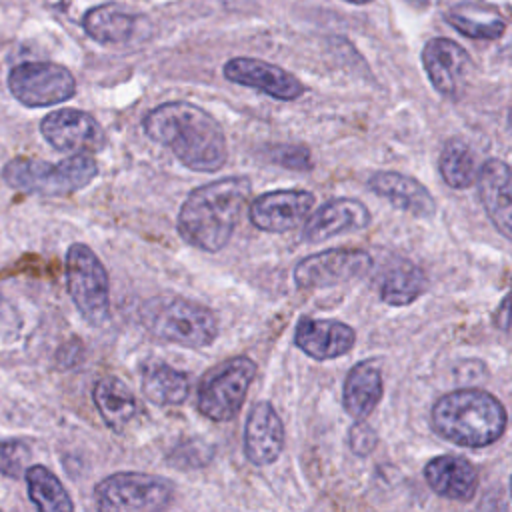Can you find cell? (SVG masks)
I'll list each match as a JSON object with an SVG mask.
<instances>
[{
  "label": "cell",
  "instance_id": "e0dca14e",
  "mask_svg": "<svg viewBox=\"0 0 512 512\" xmlns=\"http://www.w3.org/2000/svg\"><path fill=\"white\" fill-rule=\"evenodd\" d=\"M370 224V210L356 198H334L322 204L302 228L306 242H324L332 236L364 230Z\"/></svg>",
  "mask_w": 512,
  "mask_h": 512
},
{
  "label": "cell",
  "instance_id": "9a60e30c",
  "mask_svg": "<svg viewBox=\"0 0 512 512\" xmlns=\"http://www.w3.org/2000/svg\"><path fill=\"white\" fill-rule=\"evenodd\" d=\"M84 32L100 44H130L148 38L150 20L122 4L108 2L90 8L82 18Z\"/></svg>",
  "mask_w": 512,
  "mask_h": 512
},
{
  "label": "cell",
  "instance_id": "4316f807",
  "mask_svg": "<svg viewBox=\"0 0 512 512\" xmlns=\"http://www.w3.org/2000/svg\"><path fill=\"white\" fill-rule=\"evenodd\" d=\"M426 274L420 266L400 260L388 268L380 284V298L390 306H406L426 290Z\"/></svg>",
  "mask_w": 512,
  "mask_h": 512
},
{
  "label": "cell",
  "instance_id": "e575fe53",
  "mask_svg": "<svg viewBox=\"0 0 512 512\" xmlns=\"http://www.w3.org/2000/svg\"><path fill=\"white\" fill-rule=\"evenodd\" d=\"M344 2H350V4H368L372 0H344Z\"/></svg>",
  "mask_w": 512,
  "mask_h": 512
},
{
  "label": "cell",
  "instance_id": "4fadbf2b",
  "mask_svg": "<svg viewBox=\"0 0 512 512\" xmlns=\"http://www.w3.org/2000/svg\"><path fill=\"white\" fill-rule=\"evenodd\" d=\"M314 200L308 190H272L252 200L248 218L260 230L288 232L308 220Z\"/></svg>",
  "mask_w": 512,
  "mask_h": 512
},
{
  "label": "cell",
  "instance_id": "6da1fadb",
  "mask_svg": "<svg viewBox=\"0 0 512 512\" xmlns=\"http://www.w3.org/2000/svg\"><path fill=\"white\" fill-rule=\"evenodd\" d=\"M148 138L172 150L190 170L216 172L228 158L226 136L220 122L190 102H166L144 116Z\"/></svg>",
  "mask_w": 512,
  "mask_h": 512
},
{
  "label": "cell",
  "instance_id": "ba28073f",
  "mask_svg": "<svg viewBox=\"0 0 512 512\" xmlns=\"http://www.w3.org/2000/svg\"><path fill=\"white\" fill-rule=\"evenodd\" d=\"M254 378L256 362L252 358L236 356L224 362L202 382L198 390V410L216 422L232 420L240 412Z\"/></svg>",
  "mask_w": 512,
  "mask_h": 512
},
{
  "label": "cell",
  "instance_id": "836d02e7",
  "mask_svg": "<svg viewBox=\"0 0 512 512\" xmlns=\"http://www.w3.org/2000/svg\"><path fill=\"white\" fill-rule=\"evenodd\" d=\"M406 2H410L412 6H426L428 4V0H406Z\"/></svg>",
  "mask_w": 512,
  "mask_h": 512
},
{
  "label": "cell",
  "instance_id": "9c48e42d",
  "mask_svg": "<svg viewBox=\"0 0 512 512\" xmlns=\"http://www.w3.org/2000/svg\"><path fill=\"white\" fill-rule=\"evenodd\" d=\"M8 90L28 108L52 106L76 94V78L56 62H22L8 72Z\"/></svg>",
  "mask_w": 512,
  "mask_h": 512
},
{
  "label": "cell",
  "instance_id": "603a6c76",
  "mask_svg": "<svg viewBox=\"0 0 512 512\" xmlns=\"http://www.w3.org/2000/svg\"><path fill=\"white\" fill-rule=\"evenodd\" d=\"M94 406L98 408L104 424L114 432H122L136 416V398L128 384L116 376H104L92 390Z\"/></svg>",
  "mask_w": 512,
  "mask_h": 512
},
{
  "label": "cell",
  "instance_id": "d590c367",
  "mask_svg": "<svg viewBox=\"0 0 512 512\" xmlns=\"http://www.w3.org/2000/svg\"><path fill=\"white\" fill-rule=\"evenodd\" d=\"M508 128L512 130V108H510V112H508Z\"/></svg>",
  "mask_w": 512,
  "mask_h": 512
},
{
  "label": "cell",
  "instance_id": "ffe728a7",
  "mask_svg": "<svg viewBox=\"0 0 512 512\" xmlns=\"http://www.w3.org/2000/svg\"><path fill=\"white\" fill-rule=\"evenodd\" d=\"M368 188L388 200L394 208L418 218H428L436 212V202L428 188L416 178L400 172H376L368 180Z\"/></svg>",
  "mask_w": 512,
  "mask_h": 512
},
{
  "label": "cell",
  "instance_id": "83f0119b",
  "mask_svg": "<svg viewBox=\"0 0 512 512\" xmlns=\"http://www.w3.org/2000/svg\"><path fill=\"white\" fill-rule=\"evenodd\" d=\"M446 20L454 30L472 40H496L506 30V22L498 12L478 4H458L446 12Z\"/></svg>",
  "mask_w": 512,
  "mask_h": 512
},
{
  "label": "cell",
  "instance_id": "52a82bcc",
  "mask_svg": "<svg viewBox=\"0 0 512 512\" xmlns=\"http://www.w3.org/2000/svg\"><path fill=\"white\" fill-rule=\"evenodd\" d=\"M174 496V486L146 472H116L94 488L98 512H162Z\"/></svg>",
  "mask_w": 512,
  "mask_h": 512
},
{
  "label": "cell",
  "instance_id": "d6a6232c",
  "mask_svg": "<svg viewBox=\"0 0 512 512\" xmlns=\"http://www.w3.org/2000/svg\"><path fill=\"white\" fill-rule=\"evenodd\" d=\"M502 60H506V62H512V42H508L502 50H500V54H498Z\"/></svg>",
  "mask_w": 512,
  "mask_h": 512
},
{
  "label": "cell",
  "instance_id": "8992f818",
  "mask_svg": "<svg viewBox=\"0 0 512 512\" xmlns=\"http://www.w3.org/2000/svg\"><path fill=\"white\" fill-rule=\"evenodd\" d=\"M66 284L74 306L88 324L104 326L110 320L108 272L90 246L76 242L68 248Z\"/></svg>",
  "mask_w": 512,
  "mask_h": 512
},
{
  "label": "cell",
  "instance_id": "cb8c5ba5",
  "mask_svg": "<svg viewBox=\"0 0 512 512\" xmlns=\"http://www.w3.org/2000/svg\"><path fill=\"white\" fill-rule=\"evenodd\" d=\"M140 380L144 396L158 406H178L188 398L190 392L188 374L160 360L146 362Z\"/></svg>",
  "mask_w": 512,
  "mask_h": 512
},
{
  "label": "cell",
  "instance_id": "8fae6325",
  "mask_svg": "<svg viewBox=\"0 0 512 512\" xmlns=\"http://www.w3.org/2000/svg\"><path fill=\"white\" fill-rule=\"evenodd\" d=\"M40 132L46 142L70 154H94L106 146V132L94 116L76 108H60L50 112L40 122Z\"/></svg>",
  "mask_w": 512,
  "mask_h": 512
},
{
  "label": "cell",
  "instance_id": "30bf717a",
  "mask_svg": "<svg viewBox=\"0 0 512 512\" xmlns=\"http://www.w3.org/2000/svg\"><path fill=\"white\" fill-rule=\"evenodd\" d=\"M372 266V256L360 248H332L302 258L294 268L298 288H326L362 276Z\"/></svg>",
  "mask_w": 512,
  "mask_h": 512
},
{
  "label": "cell",
  "instance_id": "277c9868",
  "mask_svg": "<svg viewBox=\"0 0 512 512\" xmlns=\"http://www.w3.org/2000/svg\"><path fill=\"white\" fill-rule=\"evenodd\" d=\"M98 174L90 154H70L52 164L40 158H14L2 168L4 182L24 194L68 196L86 188Z\"/></svg>",
  "mask_w": 512,
  "mask_h": 512
},
{
  "label": "cell",
  "instance_id": "7a4b0ae2",
  "mask_svg": "<svg viewBox=\"0 0 512 512\" xmlns=\"http://www.w3.org/2000/svg\"><path fill=\"white\" fill-rule=\"evenodd\" d=\"M250 180L226 176L194 188L178 212V234L194 248L222 250L240 222L250 198Z\"/></svg>",
  "mask_w": 512,
  "mask_h": 512
},
{
  "label": "cell",
  "instance_id": "4dcf8cb0",
  "mask_svg": "<svg viewBox=\"0 0 512 512\" xmlns=\"http://www.w3.org/2000/svg\"><path fill=\"white\" fill-rule=\"evenodd\" d=\"M348 444L354 454L366 456L376 446V432L368 424L358 420L348 432Z\"/></svg>",
  "mask_w": 512,
  "mask_h": 512
},
{
  "label": "cell",
  "instance_id": "7402d4cb",
  "mask_svg": "<svg viewBox=\"0 0 512 512\" xmlns=\"http://www.w3.org/2000/svg\"><path fill=\"white\" fill-rule=\"evenodd\" d=\"M384 392L382 374L372 362H358L344 380V410L354 420H364L380 402Z\"/></svg>",
  "mask_w": 512,
  "mask_h": 512
},
{
  "label": "cell",
  "instance_id": "5bb4252c",
  "mask_svg": "<svg viewBox=\"0 0 512 512\" xmlns=\"http://www.w3.org/2000/svg\"><path fill=\"white\" fill-rule=\"evenodd\" d=\"M224 76L226 80L260 90L276 100H296L304 94V84L290 74L288 70L248 56H236L230 58L224 64Z\"/></svg>",
  "mask_w": 512,
  "mask_h": 512
},
{
  "label": "cell",
  "instance_id": "7c38bea8",
  "mask_svg": "<svg viewBox=\"0 0 512 512\" xmlns=\"http://www.w3.org/2000/svg\"><path fill=\"white\" fill-rule=\"evenodd\" d=\"M422 64L432 86L446 98L458 100L474 70L470 54L448 38H432L422 48Z\"/></svg>",
  "mask_w": 512,
  "mask_h": 512
},
{
  "label": "cell",
  "instance_id": "484cf974",
  "mask_svg": "<svg viewBox=\"0 0 512 512\" xmlns=\"http://www.w3.org/2000/svg\"><path fill=\"white\" fill-rule=\"evenodd\" d=\"M438 170L450 188L462 190L472 186L478 180L480 166L474 150L466 140L450 138L442 146V152L438 158Z\"/></svg>",
  "mask_w": 512,
  "mask_h": 512
},
{
  "label": "cell",
  "instance_id": "1f68e13d",
  "mask_svg": "<svg viewBox=\"0 0 512 512\" xmlns=\"http://www.w3.org/2000/svg\"><path fill=\"white\" fill-rule=\"evenodd\" d=\"M494 324H496V328H498L502 334H506V336L512 338V292H508V294L504 296V300L500 302V306L496 308V312H494Z\"/></svg>",
  "mask_w": 512,
  "mask_h": 512
},
{
  "label": "cell",
  "instance_id": "f546056e",
  "mask_svg": "<svg viewBox=\"0 0 512 512\" xmlns=\"http://www.w3.org/2000/svg\"><path fill=\"white\" fill-rule=\"evenodd\" d=\"M268 158L288 170H312V154L300 144H280L268 150Z\"/></svg>",
  "mask_w": 512,
  "mask_h": 512
},
{
  "label": "cell",
  "instance_id": "44dd1931",
  "mask_svg": "<svg viewBox=\"0 0 512 512\" xmlns=\"http://www.w3.org/2000/svg\"><path fill=\"white\" fill-rule=\"evenodd\" d=\"M424 476L436 494L450 500H470L478 484L476 468L454 454L432 458L424 468Z\"/></svg>",
  "mask_w": 512,
  "mask_h": 512
},
{
  "label": "cell",
  "instance_id": "d4e9b609",
  "mask_svg": "<svg viewBox=\"0 0 512 512\" xmlns=\"http://www.w3.org/2000/svg\"><path fill=\"white\" fill-rule=\"evenodd\" d=\"M24 480L28 486V496L38 512H74V502L64 484L46 466H28Z\"/></svg>",
  "mask_w": 512,
  "mask_h": 512
},
{
  "label": "cell",
  "instance_id": "2e32d148",
  "mask_svg": "<svg viewBox=\"0 0 512 512\" xmlns=\"http://www.w3.org/2000/svg\"><path fill=\"white\" fill-rule=\"evenodd\" d=\"M476 184L490 222L512 242V168L500 158H488L480 166Z\"/></svg>",
  "mask_w": 512,
  "mask_h": 512
},
{
  "label": "cell",
  "instance_id": "f1b7e54d",
  "mask_svg": "<svg viewBox=\"0 0 512 512\" xmlns=\"http://www.w3.org/2000/svg\"><path fill=\"white\" fill-rule=\"evenodd\" d=\"M30 448L26 442L16 438H0V474L10 478H20L26 474V464L30 462Z\"/></svg>",
  "mask_w": 512,
  "mask_h": 512
},
{
  "label": "cell",
  "instance_id": "3957f363",
  "mask_svg": "<svg viewBox=\"0 0 512 512\" xmlns=\"http://www.w3.org/2000/svg\"><path fill=\"white\" fill-rule=\"evenodd\" d=\"M432 428L454 444L482 448L502 436L506 410L490 392L462 388L436 400L432 406Z\"/></svg>",
  "mask_w": 512,
  "mask_h": 512
},
{
  "label": "cell",
  "instance_id": "8d00e7d4",
  "mask_svg": "<svg viewBox=\"0 0 512 512\" xmlns=\"http://www.w3.org/2000/svg\"><path fill=\"white\" fill-rule=\"evenodd\" d=\"M510 494H512V480H510Z\"/></svg>",
  "mask_w": 512,
  "mask_h": 512
},
{
  "label": "cell",
  "instance_id": "d6986e66",
  "mask_svg": "<svg viewBox=\"0 0 512 512\" xmlns=\"http://www.w3.org/2000/svg\"><path fill=\"white\" fill-rule=\"evenodd\" d=\"M356 342V332L338 320L300 318L294 330V344L314 360L344 356Z\"/></svg>",
  "mask_w": 512,
  "mask_h": 512
},
{
  "label": "cell",
  "instance_id": "5b68a950",
  "mask_svg": "<svg viewBox=\"0 0 512 512\" xmlns=\"http://www.w3.org/2000/svg\"><path fill=\"white\" fill-rule=\"evenodd\" d=\"M142 322L154 338L186 348L210 346L218 336L214 312L180 296H160L146 302Z\"/></svg>",
  "mask_w": 512,
  "mask_h": 512
},
{
  "label": "cell",
  "instance_id": "ac0fdd59",
  "mask_svg": "<svg viewBox=\"0 0 512 512\" xmlns=\"http://www.w3.org/2000/svg\"><path fill=\"white\" fill-rule=\"evenodd\" d=\"M284 448V424L266 400L256 402L244 426V454L254 466L272 464Z\"/></svg>",
  "mask_w": 512,
  "mask_h": 512
}]
</instances>
